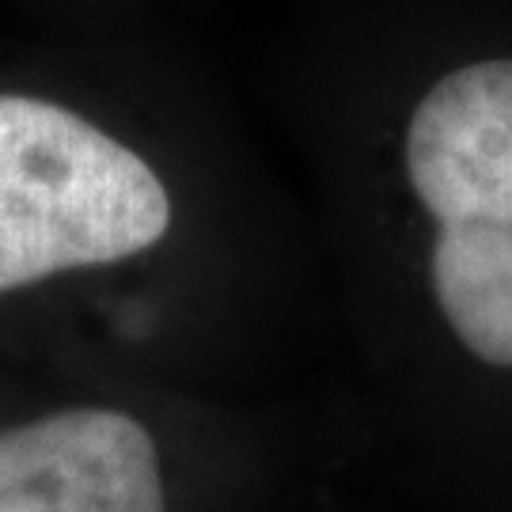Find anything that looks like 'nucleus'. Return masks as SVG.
Wrapping results in <instances>:
<instances>
[{
    "label": "nucleus",
    "instance_id": "f257e3e1",
    "mask_svg": "<svg viewBox=\"0 0 512 512\" xmlns=\"http://www.w3.org/2000/svg\"><path fill=\"white\" fill-rule=\"evenodd\" d=\"M406 175L437 220L433 296L463 349L512 368V57L440 76L410 114Z\"/></svg>",
    "mask_w": 512,
    "mask_h": 512
},
{
    "label": "nucleus",
    "instance_id": "f03ea898",
    "mask_svg": "<svg viewBox=\"0 0 512 512\" xmlns=\"http://www.w3.org/2000/svg\"><path fill=\"white\" fill-rule=\"evenodd\" d=\"M167 228L145 156L76 110L0 92V293L141 255Z\"/></svg>",
    "mask_w": 512,
    "mask_h": 512
},
{
    "label": "nucleus",
    "instance_id": "7ed1b4c3",
    "mask_svg": "<svg viewBox=\"0 0 512 512\" xmlns=\"http://www.w3.org/2000/svg\"><path fill=\"white\" fill-rule=\"evenodd\" d=\"M0 512H167L156 440L107 406L0 429Z\"/></svg>",
    "mask_w": 512,
    "mask_h": 512
}]
</instances>
